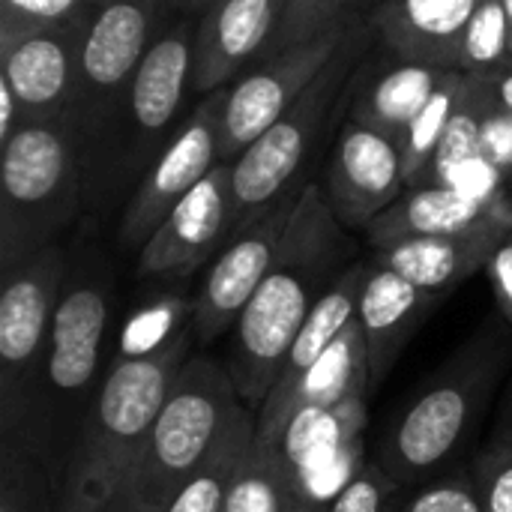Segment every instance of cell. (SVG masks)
<instances>
[{
	"label": "cell",
	"instance_id": "cell-1",
	"mask_svg": "<svg viewBox=\"0 0 512 512\" xmlns=\"http://www.w3.org/2000/svg\"><path fill=\"white\" fill-rule=\"evenodd\" d=\"M192 336V318H186L150 348L123 354L108 369L66 453L57 512H114L189 360Z\"/></svg>",
	"mask_w": 512,
	"mask_h": 512
},
{
	"label": "cell",
	"instance_id": "cell-2",
	"mask_svg": "<svg viewBox=\"0 0 512 512\" xmlns=\"http://www.w3.org/2000/svg\"><path fill=\"white\" fill-rule=\"evenodd\" d=\"M345 231L321 183H309L297 198L270 273L234 324L228 372L243 402L261 405L273 390L297 333L342 273Z\"/></svg>",
	"mask_w": 512,
	"mask_h": 512
},
{
	"label": "cell",
	"instance_id": "cell-3",
	"mask_svg": "<svg viewBox=\"0 0 512 512\" xmlns=\"http://www.w3.org/2000/svg\"><path fill=\"white\" fill-rule=\"evenodd\" d=\"M510 357V324L492 318L432 375L387 429L375 468L396 489L429 483L441 474L483 426Z\"/></svg>",
	"mask_w": 512,
	"mask_h": 512
},
{
	"label": "cell",
	"instance_id": "cell-4",
	"mask_svg": "<svg viewBox=\"0 0 512 512\" xmlns=\"http://www.w3.org/2000/svg\"><path fill=\"white\" fill-rule=\"evenodd\" d=\"M84 198L87 153L75 123L24 120L0 147V273L57 243Z\"/></svg>",
	"mask_w": 512,
	"mask_h": 512
},
{
	"label": "cell",
	"instance_id": "cell-5",
	"mask_svg": "<svg viewBox=\"0 0 512 512\" xmlns=\"http://www.w3.org/2000/svg\"><path fill=\"white\" fill-rule=\"evenodd\" d=\"M369 33V21H357L342 48L300 93V99L231 162V237L309 186L303 180L306 165L330 126V114L351 96V84L363 63Z\"/></svg>",
	"mask_w": 512,
	"mask_h": 512
},
{
	"label": "cell",
	"instance_id": "cell-6",
	"mask_svg": "<svg viewBox=\"0 0 512 512\" xmlns=\"http://www.w3.org/2000/svg\"><path fill=\"white\" fill-rule=\"evenodd\" d=\"M240 408L231 372L210 357H189L114 512L168 510L180 486L210 459Z\"/></svg>",
	"mask_w": 512,
	"mask_h": 512
},
{
	"label": "cell",
	"instance_id": "cell-7",
	"mask_svg": "<svg viewBox=\"0 0 512 512\" xmlns=\"http://www.w3.org/2000/svg\"><path fill=\"white\" fill-rule=\"evenodd\" d=\"M114 303V276L102 255L81 252L75 261H66V276L54 312L45 384L39 402L36 441L57 465L60 432L69 426V414L84 420L96 393L93 381L99 378L102 348L111 324Z\"/></svg>",
	"mask_w": 512,
	"mask_h": 512
},
{
	"label": "cell",
	"instance_id": "cell-8",
	"mask_svg": "<svg viewBox=\"0 0 512 512\" xmlns=\"http://www.w3.org/2000/svg\"><path fill=\"white\" fill-rule=\"evenodd\" d=\"M66 261L60 243H51L0 273V441L39 444V402Z\"/></svg>",
	"mask_w": 512,
	"mask_h": 512
},
{
	"label": "cell",
	"instance_id": "cell-9",
	"mask_svg": "<svg viewBox=\"0 0 512 512\" xmlns=\"http://www.w3.org/2000/svg\"><path fill=\"white\" fill-rule=\"evenodd\" d=\"M195 27L198 21H192V15H180L156 36L129 87L111 144L96 171L87 177V198L114 192V186L126 183V177H144L147 168L162 153V147L186 120L183 105L195 93Z\"/></svg>",
	"mask_w": 512,
	"mask_h": 512
},
{
	"label": "cell",
	"instance_id": "cell-10",
	"mask_svg": "<svg viewBox=\"0 0 512 512\" xmlns=\"http://www.w3.org/2000/svg\"><path fill=\"white\" fill-rule=\"evenodd\" d=\"M168 12V0H111L93 12L81 45L78 84L69 108V120L84 138L87 177L96 171L111 144L138 66L156 36L168 27Z\"/></svg>",
	"mask_w": 512,
	"mask_h": 512
},
{
	"label": "cell",
	"instance_id": "cell-11",
	"mask_svg": "<svg viewBox=\"0 0 512 512\" xmlns=\"http://www.w3.org/2000/svg\"><path fill=\"white\" fill-rule=\"evenodd\" d=\"M228 87H219L201 96L189 111L174 138L162 147L156 162L138 180L123 219H120V243L126 249H138L153 237V231L165 222V216L222 162V111H225Z\"/></svg>",
	"mask_w": 512,
	"mask_h": 512
},
{
	"label": "cell",
	"instance_id": "cell-12",
	"mask_svg": "<svg viewBox=\"0 0 512 512\" xmlns=\"http://www.w3.org/2000/svg\"><path fill=\"white\" fill-rule=\"evenodd\" d=\"M357 21L315 42L276 51L264 57L258 66H252L249 72H243L234 84H228V99L222 111V141H219L222 162H234L300 99V93L342 48V42L348 39Z\"/></svg>",
	"mask_w": 512,
	"mask_h": 512
},
{
	"label": "cell",
	"instance_id": "cell-13",
	"mask_svg": "<svg viewBox=\"0 0 512 512\" xmlns=\"http://www.w3.org/2000/svg\"><path fill=\"white\" fill-rule=\"evenodd\" d=\"M321 189L348 231H366L408 189L399 141L345 117Z\"/></svg>",
	"mask_w": 512,
	"mask_h": 512
},
{
	"label": "cell",
	"instance_id": "cell-14",
	"mask_svg": "<svg viewBox=\"0 0 512 512\" xmlns=\"http://www.w3.org/2000/svg\"><path fill=\"white\" fill-rule=\"evenodd\" d=\"M297 198L300 195L276 204L270 213L255 219L249 228H243L222 246L195 300L189 303L192 333L198 342H213L216 336H222L228 327L240 321L243 309L249 306V300L255 297L258 285L264 282V276L276 261Z\"/></svg>",
	"mask_w": 512,
	"mask_h": 512
},
{
	"label": "cell",
	"instance_id": "cell-15",
	"mask_svg": "<svg viewBox=\"0 0 512 512\" xmlns=\"http://www.w3.org/2000/svg\"><path fill=\"white\" fill-rule=\"evenodd\" d=\"M231 162H219L153 231L138 252V276H186L231 240Z\"/></svg>",
	"mask_w": 512,
	"mask_h": 512
},
{
	"label": "cell",
	"instance_id": "cell-16",
	"mask_svg": "<svg viewBox=\"0 0 512 512\" xmlns=\"http://www.w3.org/2000/svg\"><path fill=\"white\" fill-rule=\"evenodd\" d=\"M93 12L0 45V78L18 99L21 123L69 117L78 84L81 45Z\"/></svg>",
	"mask_w": 512,
	"mask_h": 512
},
{
	"label": "cell",
	"instance_id": "cell-17",
	"mask_svg": "<svg viewBox=\"0 0 512 512\" xmlns=\"http://www.w3.org/2000/svg\"><path fill=\"white\" fill-rule=\"evenodd\" d=\"M285 0H216L198 15L192 48V87L207 96L234 84L270 57Z\"/></svg>",
	"mask_w": 512,
	"mask_h": 512
},
{
	"label": "cell",
	"instance_id": "cell-18",
	"mask_svg": "<svg viewBox=\"0 0 512 512\" xmlns=\"http://www.w3.org/2000/svg\"><path fill=\"white\" fill-rule=\"evenodd\" d=\"M438 300H441L438 294H429L411 285L408 279L381 267L378 261H366L357 321L366 339L372 393L390 378L408 342L417 336V330L423 327L429 312L438 306Z\"/></svg>",
	"mask_w": 512,
	"mask_h": 512
},
{
	"label": "cell",
	"instance_id": "cell-19",
	"mask_svg": "<svg viewBox=\"0 0 512 512\" xmlns=\"http://www.w3.org/2000/svg\"><path fill=\"white\" fill-rule=\"evenodd\" d=\"M483 0H375L369 27L384 51L459 69L468 27Z\"/></svg>",
	"mask_w": 512,
	"mask_h": 512
},
{
	"label": "cell",
	"instance_id": "cell-20",
	"mask_svg": "<svg viewBox=\"0 0 512 512\" xmlns=\"http://www.w3.org/2000/svg\"><path fill=\"white\" fill-rule=\"evenodd\" d=\"M447 72L453 69L384 51L381 60L360 63L345 117L399 141L417 120V114L429 105Z\"/></svg>",
	"mask_w": 512,
	"mask_h": 512
},
{
	"label": "cell",
	"instance_id": "cell-21",
	"mask_svg": "<svg viewBox=\"0 0 512 512\" xmlns=\"http://www.w3.org/2000/svg\"><path fill=\"white\" fill-rule=\"evenodd\" d=\"M512 234V219H498L465 234L411 237L375 249L372 261L399 273L411 285L444 297L474 273L486 270L495 249Z\"/></svg>",
	"mask_w": 512,
	"mask_h": 512
},
{
	"label": "cell",
	"instance_id": "cell-22",
	"mask_svg": "<svg viewBox=\"0 0 512 512\" xmlns=\"http://www.w3.org/2000/svg\"><path fill=\"white\" fill-rule=\"evenodd\" d=\"M363 276H366V264L345 267L336 276V282L324 291V297L318 300L312 315L306 318L303 330L297 333V339H294V345H291V351H288V357L282 363V372H279L273 390L258 405V414H255L258 438H270V432L276 429L282 411L288 408V402L294 399V393L300 390L306 375L315 369V363L333 348V342L357 318Z\"/></svg>",
	"mask_w": 512,
	"mask_h": 512
},
{
	"label": "cell",
	"instance_id": "cell-23",
	"mask_svg": "<svg viewBox=\"0 0 512 512\" xmlns=\"http://www.w3.org/2000/svg\"><path fill=\"white\" fill-rule=\"evenodd\" d=\"M498 219H512V207L504 195L480 198L459 186H417L405 189V195L366 228V237L381 249L411 237L465 234Z\"/></svg>",
	"mask_w": 512,
	"mask_h": 512
},
{
	"label": "cell",
	"instance_id": "cell-24",
	"mask_svg": "<svg viewBox=\"0 0 512 512\" xmlns=\"http://www.w3.org/2000/svg\"><path fill=\"white\" fill-rule=\"evenodd\" d=\"M222 512H315L300 492L297 465L285 450L264 444L255 432L252 450L234 477Z\"/></svg>",
	"mask_w": 512,
	"mask_h": 512
},
{
	"label": "cell",
	"instance_id": "cell-25",
	"mask_svg": "<svg viewBox=\"0 0 512 512\" xmlns=\"http://www.w3.org/2000/svg\"><path fill=\"white\" fill-rule=\"evenodd\" d=\"M255 417L240 408L237 417L231 420V426L225 429L222 441L216 444V450L210 453V459L180 486V492L171 498L165 512H222L228 492L234 486L237 471L243 468L252 441H255Z\"/></svg>",
	"mask_w": 512,
	"mask_h": 512
},
{
	"label": "cell",
	"instance_id": "cell-26",
	"mask_svg": "<svg viewBox=\"0 0 512 512\" xmlns=\"http://www.w3.org/2000/svg\"><path fill=\"white\" fill-rule=\"evenodd\" d=\"M51 456L33 441H0V512H57Z\"/></svg>",
	"mask_w": 512,
	"mask_h": 512
},
{
	"label": "cell",
	"instance_id": "cell-27",
	"mask_svg": "<svg viewBox=\"0 0 512 512\" xmlns=\"http://www.w3.org/2000/svg\"><path fill=\"white\" fill-rule=\"evenodd\" d=\"M474 75L462 72V69H453L447 72V78L441 81V87L435 90V96L429 99V105L417 114V120L408 126V132L399 138V147H402V162H405V183L408 189H417L423 186L426 180V171L456 117V111L462 108L465 96H468V87H471Z\"/></svg>",
	"mask_w": 512,
	"mask_h": 512
},
{
	"label": "cell",
	"instance_id": "cell-28",
	"mask_svg": "<svg viewBox=\"0 0 512 512\" xmlns=\"http://www.w3.org/2000/svg\"><path fill=\"white\" fill-rule=\"evenodd\" d=\"M495 102L489 75H474L468 96L462 102V108L456 111L429 171L423 186H453L477 159H480V132H483V120L489 114Z\"/></svg>",
	"mask_w": 512,
	"mask_h": 512
},
{
	"label": "cell",
	"instance_id": "cell-29",
	"mask_svg": "<svg viewBox=\"0 0 512 512\" xmlns=\"http://www.w3.org/2000/svg\"><path fill=\"white\" fill-rule=\"evenodd\" d=\"M366 3L375 0H285L270 54L285 51L291 45L315 42L339 27H348L360 18V9Z\"/></svg>",
	"mask_w": 512,
	"mask_h": 512
},
{
	"label": "cell",
	"instance_id": "cell-30",
	"mask_svg": "<svg viewBox=\"0 0 512 512\" xmlns=\"http://www.w3.org/2000/svg\"><path fill=\"white\" fill-rule=\"evenodd\" d=\"M512 63V27L504 0H483L462 48L459 69L468 75H492Z\"/></svg>",
	"mask_w": 512,
	"mask_h": 512
},
{
	"label": "cell",
	"instance_id": "cell-31",
	"mask_svg": "<svg viewBox=\"0 0 512 512\" xmlns=\"http://www.w3.org/2000/svg\"><path fill=\"white\" fill-rule=\"evenodd\" d=\"M93 12L87 0H0V45Z\"/></svg>",
	"mask_w": 512,
	"mask_h": 512
},
{
	"label": "cell",
	"instance_id": "cell-32",
	"mask_svg": "<svg viewBox=\"0 0 512 512\" xmlns=\"http://www.w3.org/2000/svg\"><path fill=\"white\" fill-rule=\"evenodd\" d=\"M384 512H486L471 474L420 483V489H396Z\"/></svg>",
	"mask_w": 512,
	"mask_h": 512
},
{
	"label": "cell",
	"instance_id": "cell-33",
	"mask_svg": "<svg viewBox=\"0 0 512 512\" xmlns=\"http://www.w3.org/2000/svg\"><path fill=\"white\" fill-rule=\"evenodd\" d=\"M471 483L486 512H512V429L495 432L471 468Z\"/></svg>",
	"mask_w": 512,
	"mask_h": 512
},
{
	"label": "cell",
	"instance_id": "cell-34",
	"mask_svg": "<svg viewBox=\"0 0 512 512\" xmlns=\"http://www.w3.org/2000/svg\"><path fill=\"white\" fill-rule=\"evenodd\" d=\"M393 492L396 486L375 465H369L336 492L324 512H384Z\"/></svg>",
	"mask_w": 512,
	"mask_h": 512
},
{
	"label": "cell",
	"instance_id": "cell-35",
	"mask_svg": "<svg viewBox=\"0 0 512 512\" xmlns=\"http://www.w3.org/2000/svg\"><path fill=\"white\" fill-rule=\"evenodd\" d=\"M480 159L489 162L501 177L512 174V114L492 102L483 132H480Z\"/></svg>",
	"mask_w": 512,
	"mask_h": 512
},
{
	"label": "cell",
	"instance_id": "cell-36",
	"mask_svg": "<svg viewBox=\"0 0 512 512\" xmlns=\"http://www.w3.org/2000/svg\"><path fill=\"white\" fill-rule=\"evenodd\" d=\"M486 273H489L501 318L512 324V234L495 249V255L486 264Z\"/></svg>",
	"mask_w": 512,
	"mask_h": 512
},
{
	"label": "cell",
	"instance_id": "cell-37",
	"mask_svg": "<svg viewBox=\"0 0 512 512\" xmlns=\"http://www.w3.org/2000/svg\"><path fill=\"white\" fill-rule=\"evenodd\" d=\"M489 84H492V93H495V102L510 111L512 114V63L501 66L498 72L489 75Z\"/></svg>",
	"mask_w": 512,
	"mask_h": 512
},
{
	"label": "cell",
	"instance_id": "cell-38",
	"mask_svg": "<svg viewBox=\"0 0 512 512\" xmlns=\"http://www.w3.org/2000/svg\"><path fill=\"white\" fill-rule=\"evenodd\" d=\"M171 3V9H177V12H183V15H192V12H207L216 0H168Z\"/></svg>",
	"mask_w": 512,
	"mask_h": 512
},
{
	"label": "cell",
	"instance_id": "cell-39",
	"mask_svg": "<svg viewBox=\"0 0 512 512\" xmlns=\"http://www.w3.org/2000/svg\"><path fill=\"white\" fill-rule=\"evenodd\" d=\"M510 429H512V381H510V387H507V399H504V405H501V417H498L495 432H510Z\"/></svg>",
	"mask_w": 512,
	"mask_h": 512
},
{
	"label": "cell",
	"instance_id": "cell-40",
	"mask_svg": "<svg viewBox=\"0 0 512 512\" xmlns=\"http://www.w3.org/2000/svg\"><path fill=\"white\" fill-rule=\"evenodd\" d=\"M87 3H90L93 9H99V6H105V3H111V0H87Z\"/></svg>",
	"mask_w": 512,
	"mask_h": 512
},
{
	"label": "cell",
	"instance_id": "cell-41",
	"mask_svg": "<svg viewBox=\"0 0 512 512\" xmlns=\"http://www.w3.org/2000/svg\"><path fill=\"white\" fill-rule=\"evenodd\" d=\"M504 6H507V15H510V27H512V0H504Z\"/></svg>",
	"mask_w": 512,
	"mask_h": 512
},
{
	"label": "cell",
	"instance_id": "cell-42",
	"mask_svg": "<svg viewBox=\"0 0 512 512\" xmlns=\"http://www.w3.org/2000/svg\"><path fill=\"white\" fill-rule=\"evenodd\" d=\"M315 512H324V510H315Z\"/></svg>",
	"mask_w": 512,
	"mask_h": 512
}]
</instances>
